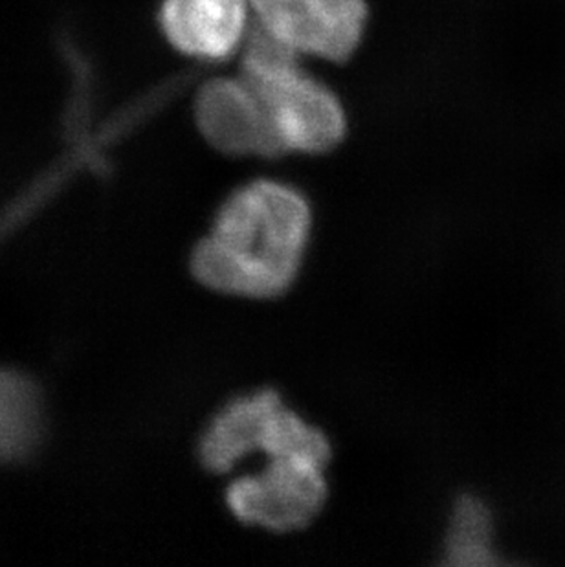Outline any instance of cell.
Listing matches in <instances>:
<instances>
[{
    "label": "cell",
    "instance_id": "cell-6",
    "mask_svg": "<svg viewBox=\"0 0 565 567\" xmlns=\"http://www.w3.org/2000/svg\"><path fill=\"white\" fill-rule=\"evenodd\" d=\"M250 11L248 0H164L161 22L184 54L225 60L245 43Z\"/></svg>",
    "mask_w": 565,
    "mask_h": 567
},
{
    "label": "cell",
    "instance_id": "cell-8",
    "mask_svg": "<svg viewBox=\"0 0 565 567\" xmlns=\"http://www.w3.org/2000/svg\"><path fill=\"white\" fill-rule=\"evenodd\" d=\"M44 401L35 380L0 368V465L35 454L44 435Z\"/></svg>",
    "mask_w": 565,
    "mask_h": 567
},
{
    "label": "cell",
    "instance_id": "cell-7",
    "mask_svg": "<svg viewBox=\"0 0 565 567\" xmlns=\"http://www.w3.org/2000/svg\"><path fill=\"white\" fill-rule=\"evenodd\" d=\"M282 406L281 396L274 390L254 391L229 401L198 441V460L204 468L226 474L248 455L265 452Z\"/></svg>",
    "mask_w": 565,
    "mask_h": 567
},
{
    "label": "cell",
    "instance_id": "cell-5",
    "mask_svg": "<svg viewBox=\"0 0 565 567\" xmlns=\"http://www.w3.org/2000/svg\"><path fill=\"white\" fill-rule=\"evenodd\" d=\"M198 131L228 156L276 158L287 153L261 97L243 78H219L201 89L195 103Z\"/></svg>",
    "mask_w": 565,
    "mask_h": 567
},
{
    "label": "cell",
    "instance_id": "cell-2",
    "mask_svg": "<svg viewBox=\"0 0 565 567\" xmlns=\"http://www.w3.org/2000/svg\"><path fill=\"white\" fill-rule=\"evenodd\" d=\"M299 52L265 30L248 28L240 75L265 103L287 153L320 155L346 136L340 100L299 66Z\"/></svg>",
    "mask_w": 565,
    "mask_h": 567
},
{
    "label": "cell",
    "instance_id": "cell-1",
    "mask_svg": "<svg viewBox=\"0 0 565 567\" xmlns=\"http://www.w3.org/2000/svg\"><path fill=\"white\" fill-rule=\"evenodd\" d=\"M310 228L312 209L299 189L276 181L246 184L226 198L193 250V276L223 295L278 298L298 278Z\"/></svg>",
    "mask_w": 565,
    "mask_h": 567
},
{
    "label": "cell",
    "instance_id": "cell-3",
    "mask_svg": "<svg viewBox=\"0 0 565 567\" xmlns=\"http://www.w3.org/2000/svg\"><path fill=\"white\" fill-rule=\"evenodd\" d=\"M327 463L285 455L268 457L261 472L229 483L226 504L240 524L292 533L315 522L326 507Z\"/></svg>",
    "mask_w": 565,
    "mask_h": 567
},
{
    "label": "cell",
    "instance_id": "cell-4",
    "mask_svg": "<svg viewBox=\"0 0 565 567\" xmlns=\"http://www.w3.org/2000/svg\"><path fill=\"white\" fill-rule=\"evenodd\" d=\"M265 30L299 54L343 63L362 41L366 0H248Z\"/></svg>",
    "mask_w": 565,
    "mask_h": 567
},
{
    "label": "cell",
    "instance_id": "cell-9",
    "mask_svg": "<svg viewBox=\"0 0 565 567\" xmlns=\"http://www.w3.org/2000/svg\"><path fill=\"white\" fill-rule=\"evenodd\" d=\"M444 563L461 567L494 566L500 563L492 546L491 508L477 496L463 494L453 507L444 542Z\"/></svg>",
    "mask_w": 565,
    "mask_h": 567
}]
</instances>
